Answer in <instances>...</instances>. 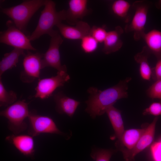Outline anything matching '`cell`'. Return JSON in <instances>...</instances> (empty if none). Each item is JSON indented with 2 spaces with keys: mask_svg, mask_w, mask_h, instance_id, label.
I'll return each instance as SVG.
<instances>
[{
  "mask_svg": "<svg viewBox=\"0 0 161 161\" xmlns=\"http://www.w3.org/2000/svg\"><path fill=\"white\" fill-rule=\"evenodd\" d=\"M131 5L129 2L125 0H117L114 1L112 5V10L113 13L117 16L126 19Z\"/></svg>",
  "mask_w": 161,
  "mask_h": 161,
  "instance_id": "23",
  "label": "cell"
},
{
  "mask_svg": "<svg viewBox=\"0 0 161 161\" xmlns=\"http://www.w3.org/2000/svg\"><path fill=\"white\" fill-rule=\"evenodd\" d=\"M28 105L25 100H18L0 112V116L7 119L8 128L13 134H19L27 128L25 120L30 112Z\"/></svg>",
  "mask_w": 161,
  "mask_h": 161,
  "instance_id": "4",
  "label": "cell"
},
{
  "mask_svg": "<svg viewBox=\"0 0 161 161\" xmlns=\"http://www.w3.org/2000/svg\"><path fill=\"white\" fill-rule=\"evenodd\" d=\"M51 38L49 48L43 54L41 61L42 68L50 67L56 69L57 72H67L66 65L61 64L59 52V48L63 40L58 31Z\"/></svg>",
  "mask_w": 161,
  "mask_h": 161,
  "instance_id": "10",
  "label": "cell"
},
{
  "mask_svg": "<svg viewBox=\"0 0 161 161\" xmlns=\"http://www.w3.org/2000/svg\"><path fill=\"white\" fill-rule=\"evenodd\" d=\"M116 151L112 149L93 148L90 154L91 157L95 161H110Z\"/></svg>",
  "mask_w": 161,
  "mask_h": 161,
  "instance_id": "24",
  "label": "cell"
},
{
  "mask_svg": "<svg viewBox=\"0 0 161 161\" xmlns=\"http://www.w3.org/2000/svg\"><path fill=\"white\" fill-rule=\"evenodd\" d=\"M123 32V29L119 26L116 27L114 30L108 32L102 49L104 53L109 54L120 49L123 44L121 36Z\"/></svg>",
  "mask_w": 161,
  "mask_h": 161,
  "instance_id": "17",
  "label": "cell"
},
{
  "mask_svg": "<svg viewBox=\"0 0 161 161\" xmlns=\"http://www.w3.org/2000/svg\"><path fill=\"white\" fill-rule=\"evenodd\" d=\"M131 78L120 80L117 85L103 90L95 87L87 90L89 96L85 101V111L93 118L106 113L107 109L118 100L128 97V83Z\"/></svg>",
  "mask_w": 161,
  "mask_h": 161,
  "instance_id": "1",
  "label": "cell"
},
{
  "mask_svg": "<svg viewBox=\"0 0 161 161\" xmlns=\"http://www.w3.org/2000/svg\"><path fill=\"white\" fill-rule=\"evenodd\" d=\"M53 97L56 112L60 114H66L70 117H73L80 103L79 101L66 96L61 92L54 94Z\"/></svg>",
  "mask_w": 161,
  "mask_h": 161,
  "instance_id": "15",
  "label": "cell"
},
{
  "mask_svg": "<svg viewBox=\"0 0 161 161\" xmlns=\"http://www.w3.org/2000/svg\"><path fill=\"white\" fill-rule=\"evenodd\" d=\"M28 118L30 124L28 134L33 137L43 133L56 134L67 137L65 133L60 130L52 119L49 117L30 111Z\"/></svg>",
  "mask_w": 161,
  "mask_h": 161,
  "instance_id": "7",
  "label": "cell"
},
{
  "mask_svg": "<svg viewBox=\"0 0 161 161\" xmlns=\"http://www.w3.org/2000/svg\"><path fill=\"white\" fill-rule=\"evenodd\" d=\"M24 50L14 48L10 52L4 54L0 62V78L5 71L17 66L19 57L25 54Z\"/></svg>",
  "mask_w": 161,
  "mask_h": 161,
  "instance_id": "21",
  "label": "cell"
},
{
  "mask_svg": "<svg viewBox=\"0 0 161 161\" xmlns=\"http://www.w3.org/2000/svg\"><path fill=\"white\" fill-rule=\"evenodd\" d=\"M70 79L69 75L64 71L57 72L56 75L50 78L40 79L35 88V93L32 97L42 100L48 98L56 89L63 86Z\"/></svg>",
  "mask_w": 161,
  "mask_h": 161,
  "instance_id": "8",
  "label": "cell"
},
{
  "mask_svg": "<svg viewBox=\"0 0 161 161\" xmlns=\"http://www.w3.org/2000/svg\"><path fill=\"white\" fill-rule=\"evenodd\" d=\"M47 0H29L8 8H1V12L10 18L16 26L24 32L28 23L35 13Z\"/></svg>",
  "mask_w": 161,
  "mask_h": 161,
  "instance_id": "3",
  "label": "cell"
},
{
  "mask_svg": "<svg viewBox=\"0 0 161 161\" xmlns=\"http://www.w3.org/2000/svg\"><path fill=\"white\" fill-rule=\"evenodd\" d=\"M151 54L145 46L143 47L140 52L134 56L135 61L139 65V72L141 78L143 80L147 81L150 80L152 75V68L148 60Z\"/></svg>",
  "mask_w": 161,
  "mask_h": 161,
  "instance_id": "18",
  "label": "cell"
},
{
  "mask_svg": "<svg viewBox=\"0 0 161 161\" xmlns=\"http://www.w3.org/2000/svg\"><path fill=\"white\" fill-rule=\"evenodd\" d=\"M143 38L151 53L157 58L161 56V31L152 30L145 33Z\"/></svg>",
  "mask_w": 161,
  "mask_h": 161,
  "instance_id": "19",
  "label": "cell"
},
{
  "mask_svg": "<svg viewBox=\"0 0 161 161\" xmlns=\"http://www.w3.org/2000/svg\"><path fill=\"white\" fill-rule=\"evenodd\" d=\"M144 115H151L157 117L161 116V100L158 102H154L143 111Z\"/></svg>",
  "mask_w": 161,
  "mask_h": 161,
  "instance_id": "28",
  "label": "cell"
},
{
  "mask_svg": "<svg viewBox=\"0 0 161 161\" xmlns=\"http://www.w3.org/2000/svg\"><path fill=\"white\" fill-rule=\"evenodd\" d=\"M43 53H33L27 51L24 55L23 69L20 74V79L23 83H30L40 79L41 70L42 69V59Z\"/></svg>",
  "mask_w": 161,
  "mask_h": 161,
  "instance_id": "9",
  "label": "cell"
},
{
  "mask_svg": "<svg viewBox=\"0 0 161 161\" xmlns=\"http://www.w3.org/2000/svg\"><path fill=\"white\" fill-rule=\"evenodd\" d=\"M56 26L64 38L71 40H81L84 36L89 34L91 28L87 23L80 20L74 26L61 22Z\"/></svg>",
  "mask_w": 161,
  "mask_h": 161,
  "instance_id": "12",
  "label": "cell"
},
{
  "mask_svg": "<svg viewBox=\"0 0 161 161\" xmlns=\"http://www.w3.org/2000/svg\"><path fill=\"white\" fill-rule=\"evenodd\" d=\"M148 96L152 99L161 100V79L153 83L147 90Z\"/></svg>",
  "mask_w": 161,
  "mask_h": 161,
  "instance_id": "27",
  "label": "cell"
},
{
  "mask_svg": "<svg viewBox=\"0 0 161 161\" xmlns=\"http://www.w3.org/2000/svg\"><path fill=\"white\" fill-rule=\"evenodd\" d=\"M1 78H0V106L7 107L16 101L17 94L13 90H6Z\"/></svg>",
  "mask_w": 161,
  "mask_h": 161,
  "instance_id": "22",
  "label": "cell"
},
{
  "mask_svg": "<svg viewBox=\"0 0 161 161\" xmlns=\"http://www.w3.org/2000/svg\"><path fill=\"white\" fill-rule=\"evenodd\" d=\"M108 32L103 27L94 26L91 28L89 34L98 43H103L107 36Z\"/></svg>",
  "mask_w": 161,
  "mask_h": 161,
  "instance_id": "26",
  "label": "cell"
},
{
  "mask_svg": "<svg viewBox=\"0 0 161 161\" xmlns=\"http://www.w3.org/2000/svg\"><path fill=\"white\" fill-rule=\"evenodd\" d=\"M158 117H156L153 121L145 128V131L134 148L130 151H122L126 161H134L135 156L152 144L155 133L156 123Z\"/></svg>",
  "mask_w": 161,
  "mask_h": 161,
  "instance_id": "11",
  "label": "cell"
},
{
  "mask_svg": "<svg viewBox=\"0 0 161 161\" xmlns=\"http://www.w3.org/2000/svg\"><path fill=\"white\" fill-rule=\"evenodd\" d=\"M157 59L155 67L152 69L151 77L155 81L161 79V56Z\"/></svg>",
  "mask_w": 161,
  "mask_h": 161,
  "instance_id": "30",
  "label": "cell"
},
{
  "mask_svg": "<svg viewBox=\"0 0 161 161\" xmlns=\"http://www.w3.org/2000/svg\"><path fill=\"white\" fill-rule=\"evenodd\" d=\"M33 137L29 134H13L6 137L5 140L12 144L23 155L32 157L35 151V143Z\"/></svg>",
  "mask_w": 161,
  "mask_h": 161,
  "instance_id": "13",
  "label": "cell"
},
{
  "mask_svg": "<svg viewBox=\"0 0 161 161\" xmlns=\"http://www.w3.org/2000/svg\"><path fill=\"white\" fill-rule=\"evenodd\" d=\"M87 0H70L69 7L66 10V21L71 25H74L89 12Z\"/></svg>",
  "mask_w": 161,
  "mask_h": 161,
  "instance_id": "14",
  "label": "cell"
},
{
  "mask_svg": "<svg viewBox=\"0 0 161 161\" xmlns=\"http://www.w3.org/2000/svg\"><path fill=\"white\" fill-rule=\"evenodd\" d=\"M150 151L154 161H161V140L151 145Z\"/></svg>",
  "mask_w": 161,
  "mask_h": 161,
  "instance_id": "29",
  "label": "cell"
},
{
  "mask_svg": "<svg viewBox=\"0 0 161 161\" xmlns=\"http://www.w3.org/2000/svg\"><path fill=\"white\" fill-rule=\"evenodd\" d=\"M157 7L158 8H159L160 9H161V0L160 1L157 5Z\"/></svg>",
  "mask_w": 161,
  "mask_h": 161,
  "instance_id": "31",
  "label": "cell"
},
{
  "mask_svg": "<svg viewBox=\"0 0 161 161\" xmlns=\"http://www.w3.org/2000/svg\"><path fill=\"white\" fill-rule=\"evenodd\" d=\"M106 113L114 131V135L111 138L119 139L125 131L121 112L112 106L106 110Z\"/></svg>",
  "mask_w": 161,
  "mask_h": 161,
  "instance_id": "20",
  "label": "cell"
},
{
  "mask_svg": "<svg viewBox=\"0 0 161 161\" xmlns=\"http://www.w3.org/2000/svg\"><path fill=\"white\" fill-rule=\"evenodd\" d=\"M145 128L132 129L124 131L120 137L115 143L117 149L121 151H130L134 147Z\"/></svg>",
  "mask_w": 161,
  "mask_h": 161,
  "instance_id": "16",
  "label": "cell"
},
{
  "mask_svg": "<svg viewBox=\"0 0 161 161\" xmlns=\"http://www.w3.org/2000/svg\"><path fill=\"white\" fill-rule=\"evenodd\" d=\"M56 4L51 0H47L44 8L41 12L38 24L28 38L30 41L38 39L41 36L47 34L50 37L57 31L53 29L54 26L65 20L66 10L57 11Z\"/></svg>",
  "mask_w": 161,
  "mask_h": 161,
  "instance_id": "2",
  "label": "cell"
},
{
  "mask_svg": "<svg viewBox=\"0 0 161 161\" xmlns=\"http://www.w3.org/2000/svg\"><path fill=\"white\" fill-rule=\"evenodd\" d=\"M98 42L89 34L81 40L80 47L82 51L86 53H91L95 51L98 46Z\"/></svg>",
  "mask_w": 161,
  "mask_h": 161,
  "instance_id": "25",
  "label": "cell"
},
{
  "mask_svg": "<svg viewBox=\"0 0 161 161\" xmlns=\"http://www.w3.org/2000/svg\"><path fill=\"white\" fill-rule=\"evenodd\" d=\"M7 29L0 32V42L14 48L27 51H36L32 45L30 40L23 32L18 29L12 20L6 22Z\"/></svg>",
  "mask_w": 161,
  "mask_h": 161,
  "instance_id": "5",
  "label": "cell"
},
{
  "mask_svg": "<svg viewBox=\"0 0 161 161\" xmlns=\"http://www.w3.org/2000/svg\"><path fill=\"white\" fill-rule=\"evenodd\" d=\"M134 13L131 22L125 27L126 32H133L134 39L138 41L142 38L145 33L149 5L145 1H136L132 5Z\"/></svg>",
  "mask_w": 161,
  "mask_h": 161,
  "instance_id": "6",
  "label": "cell"
}]
</instances>
